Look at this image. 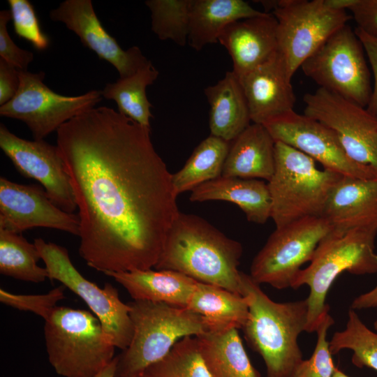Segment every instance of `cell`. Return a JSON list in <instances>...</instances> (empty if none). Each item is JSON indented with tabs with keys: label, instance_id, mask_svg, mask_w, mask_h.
<instances>
[{
	"label": "cell",
	"instance_id": "1",
	"mask_svg": "<svg viewBox=\"0 0 377 377\" xmlns=\"http://www.w3.org/2000/svg\"><path fill=\"white\" fill-rule=\"evenodd\" d=\"M80 219L79 253L108 272L154 267L179 211L172 175L150 128L111 108H91L57 131Z\"/></svg>",
	"mask_w": 377,
	"mask_h": 377
},
{
	"label": "cell",
	"instance_id": "2",
	"mask_svg": "<svg viewBox=\"0 0 377 377\" xmlns=\"http://www.w3.org/2000/svg\"><path fill=\"white\" fill-rule=\"evenodd\" d=\"M242 254L239 242L202 217L179 212L154 268L176 271L242 295L238 269Z\"/></svg>",
	"mask_w": 377,
	"mask_h": 377
},
{
	"label": "cell",
	"instance_id": "3",
	"mask_svg": "<svg viewBox=\"0 0 377 377\" xmlns=\"http://www.w3.org/2000/svg\"><path fill=\"white\" fill-rule=\"evenodd\" d=\"M241 290L249 304V317L242 327L247 343L263 357L267 377H290L303 360L297 339L306 331V299L274 302L242 272Z\"/></svg>",
	"mask_w": 377,
	"mask_h": 377
},
{
	"label": "cell",
	"instance_id": "4",
	"mask_svg": "<svg viewBox=\"0 0 377 377\" xmlns=\"http://www.w3.org/2000/svg\"><path fill=\"white\" fill-rule=\"evenodd\" d=\"M376 235L377 231L364 228L353 229L341 235L330 232L318 244L310 264L299 271L290 287L297 289L306 285L309 288L306 332H316L321 316L330 310L326 296L341 274L377 272L374 252Z\"/></svg>",
	"mask_w": 377,
	"mask_h": 377
},
{
	"label": "cell",
	"instance_id": "5",
	"mask_svg": "<svg viewBox=\"0 0 377 377\" xmlns=\"http://www.w3.org/2000/svg\"><path fill=\"white\" fill-rule=\"evenodd\" d=\"M44 335L48 360L64 377H92L115 357L116 347L89 311L57 306L45 320Z\"/></svg>",
	"mask_w": 377,
	"mask_h": 377
},
{
	"label": "cell",
	"instance_id": "6",
	"mask_svg": "<svg viewBox=\"0 0 377 377\" xmlns=\"http://www.w3.org/2000/svg\"><path fill=\"white\" fill-rule=\"evenodd\" d=\"M128 304L133 334L129 346L117 355L116 377L142 376L180 339L206 332L200 316L186 307L146 300Z\"/></svg>",
	"mask_w": 377,
	"mask_h": 377
},
{
	"label": "cell",
	"instance_id": "7",
	"mask_svg": "<svg viewBox=\"0 0 377 377\" xmlns=\"http://www.w3.org/2000/svg\"><path fill=\"white\" fill-rule=\"evenodd\" d=\"M274 152V171L267 186L276 228L322 216L329 194L341 175L318 169L310 156L283 142H275Z\"/></svg>",
	"mask_w": 377,
	"mask_h": 377
},
{
	"label": "cell",
	"instance_id": "8",
	"mask_svg": "<svg viewBox=\"0 0 377 377\" xmlns=\"http://www.w3.org/2000/svg\"><path fill=\"white\" fill-rule=\"evenodd\" d=\"M277 20L278 51L291 77L333 34L353 18L328 0L266 1Z\"/></svg>",
	"mask_w": 377,
	"mask_h": 377
},
{
	"label": "cell",
	"instance_id": "9",
	"mask_svg": "<svg viewBox=\"0 0 377 377\" xmlns=\"http://www.w3.org/2000/svg\"><path fill=\"white\" fill-rule=\"evenodd\" d=\"M364 47L348 24L333 34L302 64L319 88L367 108L372 94Z\"/></svg>",
	"mask_w": 377,
	"mask_h": 377
},
{
	"label": "cell",
	"instance_id": "10",
	"mask_svg": "<svg viewBox=\"0 0 377 377\" xmlns=\"http://www.w3.org/2000/svg\"><path fill=\"white\" fill-rule=\"evenodd\" d=\"M36 245L47 271L48 279L58 281L78 295L100 320L112 343L122 350L130 344L133 326L130 307L124 303L118 290L109 283L103 288L84 277L73 265L68 250L42 238H36Z\"/></svg>",
	"mask_w": 377,
	"mask_h": 377
},
{
	"label": "cell",
	"instance_id": "11",
	"mask_svg": "<svg viewBox=\"0 0 377 377\" xmlns=\"http://www.w3.org/2000/svg\"><path fill=\"white\" fill-rule=\"evenodd\" d=\"M332 231L323 216L306 217L276 228L254 257L250 276L258 284L281 290L291 284L320 241Z\"/></svg>",
	"mask_w": 377,
	"mask_h": 377
},
{
	"label": "cell",
	"instance_id": "12",
	"mask_svg": "<svg viewBox=\"0 0 377 377\" xmlns=\"http://www.w3.org/2000/svg\"><path fill=\"white\" fill-rule=\"evenodd\" d=\"M45 73L19 70L20 85L15 96L0 106V115L24 122L34 140H43L63 124L94 108L103 98L99 90L64 96L43 82Z\"/></svg>",
	"mask_w": 377,
	"mask_h": 377
},
{
	"label": "cell",
	"instance_id": "13",
	"mask_svg": "<svg viewBox=\"0 0 377 377\" xmlns=\"http://www.w3.org/2000/svg\"><path fill=\"white\" fill-rule=\"evenodd\" d=\"M304 114L330 128L346 154L377 171V117L344 98L318 88L303 98Z\"/></svg>",
	"mask_w": 377,
	"mask_h": 377
},
{
	"label": "cell",
	"instance_id": "14",
	"mask_svg": "<svg viewBox=\"0 0 377 377\" xmlns=\"http://www.w3.org/2000/svg\"><path fill=\"white\" fill-rule=\"evenodd\" d=\"M263 125L275 142L303 152L324 169L344 177H377L374 168L358 163L346 154L333 130L313 118L293 110Z\"/></svg>",
	"mask_w": 377,
	"mask_h": 377
},
{
	"label": "cell",
	"instance_id": "15",
	"mask_svg": "<svg viewBox=\"0 0 377 377\" xmlns=\"http://www.w3.org/2000/svg\"><path fill=\"white\" fill-rule=\"evenodd\" d=\"M0 147L22 175L38 182L57 206L73 213L77 209L74 193L57 145L21 138L1 124Z\"/></svg>",
	"mask_w": 377,
	"mask_h": 377
},
{
	"label": "cell",
	"instance_id": "16",
	"mask_svg": "<svg viewBox=\"0 0 377 377\" xmlns=\"http://www.w3.org/2000/svg\"><path fill=\"white\" fill-rule=\"evenodd\" d=\"M48 228L78 236L80 219L57 206L45 190L0 178V228L15 232Z\"/></svg>",
	"mask_w": 377,
	"mask_h": 377
},
{
	"label": "cell",
	"instance_id": "17",
	"mask_svg": "<svg viewBox=\"0 0 377 377\" xmlns=\"http://www.w3.org/2000/svg\"><path fill=\"white\" fill-rule=\"evenodd\" d=\"M50 17L64 23L86 47L112 64L119 78L133 75L149 61L138 47L126 50L120 47L101 24L91 0H66L50 12Z\"/></svg>",
	"mask_w": 377,
	"mask_h": 377
},
{
	"label": "cell",
	"instance_id": "18",
	"mask_svg": "<svg viewBox=\"0 0 377 377\" xmlns=\"http://www.w3.org/2000/svg\"><path fill=\"white\" fill-rule=\"evenodd\" d=\"M291 79L279 51L239 78L251 121L263 125L293 110L296 98Z\"/></svg>",
	"mask_w": 377,
	"mask_h": 377
},
{
	"label": "cell",
	"instance_id": "19",
	"mask_svg": "<svg viewBox=\"0 0 377 377\" xmlns=\"http://www.w3.org/2000/svg\"><path fill=\"white\" fill-rule=\"evenodd\" d=\"M219 42L228 52L232 71L240 78L278 52L277 20L264 12L235 21L223 31Z\"/></svg>",
	"mask_w": 377,
	"mask_h": 377
},
{
	"label": "cell",
	"instance_id": "20",
	"mask_svg": "<svg viewBox=\"0 0 377 377\" xmlns=\"http://www.w3.org/2000/svg\"><path fill=\"white\" fill-rule=\"evenodd\" d=\"M322 216L335 234L355 228L377 231V177L341 176L329 194Z\"/></svg>",
	"mask_w": 377,
	"mask_h": 377
},
{
	"label": "cell",
	"instance_id": "21",
	"mask_svg": "<svg viewBox=\"0 0 377 377\" xmlns=\"http://www.w3.org/2000/svg\"><path fill=\"white\" fill-rule=\"evenodd\" d=\"M133 300H146L186 307L198 281L173 270H133L108 272Z\"/></svg>",
	"mask_w": 377,
	"mask_h": 377
},
{
	"label": "cell",
	"instance_id": "22",
	"mask_svg": "<svg viewBox=\"0 0 377 377\" xmlns=\"http://www.w3.org/2000/svg\"><path fill=\"white\" fill-rule=\"evenodd\" d=\"M275 142L264 125L250 124L230 142L222 176L268 182L275 168Z\"/></svg>",
	"mask_w": 377,
	"mask_h": 377
},
{
	"label": "cell",
	"instance_id": "23",
	"mask_svg": "<svg viewBox=\"0 0 377 377\" xmlns=\"http://www.w3.org/2000/svg\"><path fill=\"white\" fill-rule=\"evenodd\" d=\"M192 202L224 200L237 205L247 220L263 224L271 218L272 202L267 183L256 179L221 176L191 191Z\"/></svg>",
	"mask_w": 377,
	"mask_h": 377
},
{
	"label": "cell",
	"instance_id": "24",
	"mask_svg": "<svg viewBox=\"0 0 377 377\" xmlns=\"http://www.w3.org/2000/svg\"><path fill=\"white\" fill-rule=\"evenodd\" d=\"M204 93L209 105L210 135L231 142L251 121L239 78L232 71H227L215 84L207 87Z\"/></svg>",
	"mask_w": 377,
	"mask_h": 377
},
{
	"label": "cell",
	"instance_id": "25",
	"mask_svg": "<svg viewBox=\"0 0 377 377\" xmlns=\"http://www.w3.org/2000/svg\"><path fill=\"white\" fill-rule=\"evenodd\" d=\"M263 13L242 0H192L188 43L200 51L208 44L218 43L230 24Z\"/></svg>",
	"mask_w": 377,
	"mask_h": 377
},
{
	"label": "cell",
	"instance_id": "26",
	"mask_svg": "<svg viewBox=\"0 0 377 377\" xmlns=\"http://www.w3.org/2000/svg\"><path fill=\"white\" fill-rule=\"evenodd\" d=\"M186 308L200 316L206 332L242 329L249 317L246 297L200 281Z\"/></svg>",
	"mask_w": 377,
	"mask_h": 377
},
{
	"label": "cell",
	"instance_id": "27",
	"mask_svg": "<svg viewBox=\"0 0 377 377\" xmlns=\"http://www.w3.org/2000/svg\"><path fill=\"white\" fill-rule=\"evenodd\" d=\"M196 337L211 377H261L245 350L238 329L206 332Z\"/></svg>",
	"mask_w": 377,
	"mask_h": 377
},
{
	"label": "cell",
	"instance_id": "28",
	"mask_svg": "<svg viewBox=\"0 0 377 377\" xmlns=\"http://www.w3.org/2000/svg\"><path fill=\"white\" fill-rule=\"evenodd\" d=\"M158 75V71L149 61L133 75L108 83L101 91L102 96L115 101L119 112L150 128L152 105L147 97L146 89L156 80Z\"/></svg>",
	"mask_w": 377,
	"mask_h": 377
},
{
	"label": "cell",
	"instance_id": "29",
	"mask_svg": "<svg viewBox=\"0 0 377 377\" xmlns=\"http://www.w3.org/2000/svg\"><path fill=\"white\" fill-rule=\"evenodd\" d=\"M230 142L210 135L193 150L183 168L172 175L177 196L222 175Z\"/></svg>",
	"mask_w": 377,
	"mask_h": 377
},
{
	"label": "cell",
	"instance_id": "30",
	"mask_svg": "<svg viewBox=\"0 0 377 377\" xmlns=\"http://www.w3.org/2000/svg\"><path fill=\"white\" fill-rule=\"evenodd\" d=\"M40 253L34 244L20 233L0 228V273L15 279L40 283L48 279L45 267L38 265Z\"/></svg>",
	"mask_w": 377,
	"mask_h": 377
},
{
	"label": "cell",
	"instance_id": "31",
	"mask_svg": "<svg viewBox=\"0 0 377 377\" xmlns=\"http://www.w3.org/2000/svg\"><path fill=\"white\" fill-rule=\"evenodd\" d=\"M142 377H211L196 337L180 339L161 360L145 369Z\"/></svg>",
	"mask_w": 377,
	"mask_h": 377
},
{
	"label": "cell",
	"instance_id": "32",
	"mask_svg": "<svg viewBox=\"0 0 377 377\" xmlns=\"http://www.w3.org/2000/svg\"><path fill=\"white\" fill-rule=\"evenodd\" d=\"M345 329L336 332L330 341L331 353L350 350L353 353L351 361L354 365L377 371V332L369 329L355 310L350 309Z\"/></svg>",
	"mask_w": 377,
	"mask_h": 377
},
{
	"label": "cell",
	"instance_id": "33",
	"mask_svg": "<svg viewBox=\"0 0 377 377\" xmlns=\"http://www.w3.org/2000/svg\"><path fill=\"white\" fill-rule=\"evenodd\" d=\"M192 0H147L151 28L162 40H170L179 46L188 43Z\"/></svg>",
	"mask_w": 377,
	"mask_h": 377
},
{
	"label": "cell",
	"instance_id": "34",
	"mask_svg": "<svg viewBox=\"0 0 377 377\" xmlns=\"http://www.w3.org/2000/svg\"><path fill=\"white\" fill-rule=\"evenodd\" d=\"M329 311L323 314L318 322L316 330L317 341L313 354L299 364L290 377H332L337 367L332 359L327 334L334 321Z\"/></svg>",
	"mask_w": 377,
	"mask_h": 377
},
{
	"label": "cell",
	"instance_id": "35",
	"mask_svg": "<svg viewBox=\"0 0 377 377\" xmlns=\"http://www.w3.org/2000/svg\"><path fill=\"white\" fill-rule=\"evenodd\" d=\"M15 34L38 50L48 48L50 39L42 31L33 5L28 0H8Z\"/></svg>",
	"mask_w": 377,
	"mask_h": 377
},
{
	"label": "cell",
	"instance_id": "36",
	"mask_svg": "<svg viewBox=\"0 0 377 377\" xmlns=\"http://www.w3.org/2000/svg\"><path fill=\"white\" fill-rule=\"evenodd\" d=\"M64 298V286H58L42 295H18L0 289L1 303L21 311L32 312L45 320L57 306V303Z\"/></svg>",
	"mask_w": 377,
	"mask_h": 377
},
{
	"label": "cell",
	"instance_id": "37",
	"mask_svg": "<svg viewBox=\"0 0 377 377\" xmlns=\"http://www.w3.org/2000/svg\"><path fill=\"white\" fill-rule=\"evenodd\" d=\"M11 20L10 10L0 12V59L20 71H27L29 64L34 60L31 52L18 47L10 38L7 25Z\"/></svg>",
	"mask_w": 377,
	"mask_h": 377
},
{
	"label": "cell",
	"instance_id": "38",
	"mask_svg": "<svg viewBox=\"0 0 377 377\" xmlns=\"http://www.w3.org/2000/svg\"><path fill=\"white\" fill-rule=\"evenodd\" d=\"M348 9L357 28L377 38V0H353Z\"/></svg>",
	"mask_w": 377,
	"mask_h": 377
},
{
	"label": "cell",
	"instance_id": "39",
	"mask_svg": "<svg viewBox=\"0 0 377 377\" xmlns=\"http://www.w3.org/2000/svg\"><path fill=\"white\" fill-rule=\"evenodd\" d=\"M355 32L367 54L374 77L371 97L366 109L369 113L377 117V38L367 35L357 28L355 29Z\"/></svg>",
	"mask_w": 377,
	"mask_h": 377
},
{
	"label": "cell",
	"instance_id": "40",
	"mask_svg": "<svg viewBox=\"0 0 377 377\" xmlns=\"http://www.w3.org/2000/svg\"><path fill=\"white\" fill-rule=\"evenodd\" d=\"M19 85V69L0 59V106L15 96Z\"/></svg>",
	"mask_w": 377,
	"mask_h": 377
},
{
	"label": "cell",
	"instance_id": "41",
	"mask_svg": "<svg viewBox=\"0 0 377 377\" xmlns=\"http://www.w3.org/2000/svg\"><path fill=\"white\" fill-rule=\"evenodd\" d=\"M350 309L353 310L365 309H377V286L370 291L355 298L351 304Z\"/></svg>",
	"mask_w": 377,
	"mask_h": 377
},
{
	"label": "cell",
	"instance_id": "42",
	"mask_svg": "<svg viewBox=\"0 0 377 377\" xmlns=\"http://www.w3.org/2000/svg\"><path fill=\"white\" fill-rule=\"evenodd\" d=\"M117 361V356H115L108 366L92 377H116Z\"/></svg>",
	"mask_w": 377,
	"mask_h": 377
},
{
	"label": "cell",
	"instance_id": "43",
	"mask_svg": "<svg viewBox=\"0 0 377 377\" xmlns=\"http://www.w3.org/2000/svg\"><path fill=\"white\" fill-rule=\"evenodd\" d=\"M332 377H349L348 376H347L346 374H345L343 372H342L341 370H339V369L336 368L333 375H332Z\"/></svg>",
	"mask_w": 377,
	"mask_h": 377
},
{
	"label": "cell",
	"instance_id": "44",
	"mask_svg": "<svg viewBox=\"0 0 377 377\" xmlns=\"http://www.w3.org/2000/svg\"><path fill=\"white\" fill-rule=\"evenodd\" d=\"M374 329H375L376 332H377V320L374 322Z\"/></svg>",
	"mask_w": 377,
	"mask_h": 377
},
{
	"label": "cell",
	"instance_id": "45",
	"mask_svg": "<svg viewBox=\"0 0 377 377\" xmlns=\"http://www.w3.org/2000/svg\"><path fill=\"white\" fill-rule=\"evenodd\" d=\"M135 377H142V376H135Z\"/></svg>",
	"mask_w": 377,
	"mask_h": 377
}]
</instances>
